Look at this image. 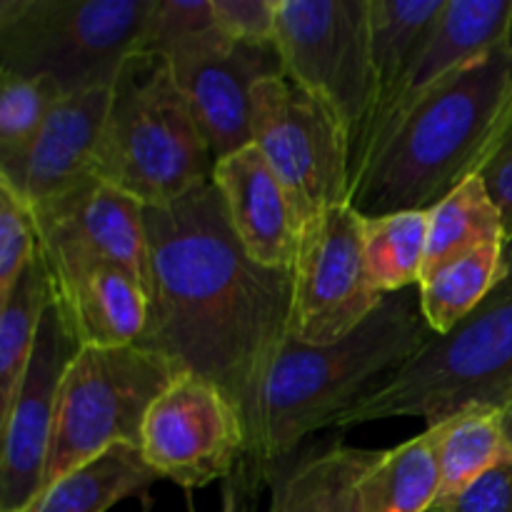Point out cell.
I'll return each instance as SVG.
<instances>
[{"label": "cell", "mask_w": 512, "mask_h": 512, "mask_svg": "<svg viewBox=\"0 0 512 512\" xmlns=\"http://www.w3.org/2000/svg\"><path fill=\"white\" fill-rule=\"evenodd\" d=\"M150 318L138 348L218 385L253 425L260 390L290 338L293 270L250 260L215 183L145 208Z\"/></svg>", "instance_id": "6da1fadb"}, {"label": "cell", "mask_w": 512, "mask_h": 512, "mask_svg": "<svg viewBox=\"0 0 512 512\" xmlns=\"http://www.w3.org/2000/svg\"><path fill=\"white\" fill-rule=\"evenodd\" d=\"M512 108L503 45L425 90L393 120L350 185L365 218L430 210L478 175Z\"/></svg>", "instance_id": "7a4b0ae2"}, {"label": "cell", "mask_w": 512, "mask_h": 512, "mask_svg": "<svg viewBox=\"0 0 512 512\" xmlns=\"http://www.w3.org/2000/svg\"><path fill=\"white\" fill-rule=\"evenodd\" d=\"M420 298L388 295L360 328L330 345L288 338L275 355L250 425L248 460L270 475L315 430L330 428L378 380L408 363L430 338Z\"/></svg>", "instance_id": "3957f363"}, {"label": "cell", "mask_w": 512, "mask_h": 512, "mask_svg": "<svg viewBox=\"0 0 512 512\" xmlns=\"http://www.w3.org/2000/svg\"><path fill=\"white\" fill-rule=\"evenodd\" d=\"M512 400V240L498 288L448 335H433L413 358L360 395L330 428L388 418H423L435 428L460 410H503Z\"/></svg>", "instance_id": "277c9868"}, {"label": "cell", "mask_w": 512, "mask_h": 512, "mask_svg": "<svg viewBox=\"0 0 512 512\" xmlns=\"http://www.w3.org/2000/svg\"><path fill=\"white\" fill-rule=\"evenodd\" d=\"M213 165L168 58L130 55L110 90L95 178L158 208L210 183Z\"/></svg>", "instance_id": "5b68a950"}, {"label": "cell", "mask_w": 512, "mask_h": 512, "mask_svg": "<svg viewBox=\"0 0 512 512\" xmlns=\"http://www.w3.org/2000/svg\"><path fill=\"white\" fill-rule=\"evenodd\" d=\"M150 0H0V73L65 95L113 88L138 50Z\"/></svg>", "instance_id": "8992f818"}, {"label": "cell", "mask_w": 512, "mask_h": 512, "mask_svg": "<svg viewBox=\"0 0 512 512\" xmlns=\"http://www.w3.org/2000/svg\"><path fill=\"white\" fill-rule=\"evenodd\" d=\"M180 375L138 345L80 348L60 383L43 488L115 445L140 448L150 408Z\"/></svg>", "instance_id": "52a82bcc"}, {"label": "cell", "mask_w": 512, "mask_h": 512, "mask_svg": "<svg viewBox=\"0 0 512 512\" xmlns=\"http://www.w3.org/2000/svg\"><path fill=\"white\" fill-rule=\"evenodd\" d=\"M275 45L285 78L338 118L353 153L375 93L370 0H278Z\"/></svg>", "instance_id": "ba28073f"}, {"label": "cell", "mask_w": 512, "mask_h": 512, "mask_svg": "<svg viewBox=\"0 0 512 512\" xmlns=\"http://www.w3.org/2000/svg\"><path fill=\"white\" fill-rule=\"evenodd\" d=\"M253 143L288 190L300 223L350 203V140L315 95L290 78H268L253 90Z\"/></svg>", "instance_id": "9c48e42d"}, {"label": "cell", "mask_w": 512, "mask_h": 512, "mask_svg": "<svg viewBox=\"0 0 512 512\" xmlns=\"http://www.w3.org/2000/svg\"><path fill=\"white\" fill-rule=\"evenodd\" d=\"M385 298L368 273L365 215L343 203L305 225L293 265L290 338L335 343L360 328Z\"/></svg>", "instance_id": "30bf717a"}, {"label": "cell", "mask_w": 512, "mask_h": 512, "mask_svg": "<svg viewBox=\"0 0 512 512\" xmlns=\"http://www.w3.org/2000/svg\"><path fill=\"white\" fill-rule=\"evenodd\" d=\"M248 425L215 383L183 373L150 408L140 453L155 475L185 490L228 480L248 458Z\"/></svg>", "instance_id": "8fae6325"}, {"label": "cell", "mask_w": 512, "mask_h": 512, "mask_svg": "<svg viewBox=\"0 0 512 512\" xmlns=\"http://www.w3.org/2000/svg\"><path fill=\"white\" fill-rule=\"evenodd\" d=\"M48 270L105 263L133 275L153 293L145 208L100 178L30 208Z\"/></svg>", "instance_id": "7c38bea8"}, {"label": "cell", "mask_w": 512, "mask_h": 512, "mask_svg": "<svg viewBox=\"0 0 512 512\" xmlns=\"http://www.w3.org/2000/svg\"><path fill=\"white\" fill-rule=\"evenodd\" d=\"M80 348L68 315L53 298L40 320L13 405L0 418V512H23L43 488L60 383Z\"/></svg>", "instance_id": "4fadbf2b"}, {"label": "cell", "mask_w": 512, "mask_h": 512, "mask_svg": "<svg viewBox=\"0 0 512 512\" xmlns=\"http://www.w3.org/2000/svg\"><path fill=\"white\" fill-rule=\"evenodd\" d=\"M168 63L213 163L253 145L255 85L285 75L278 45L233 43L215 25L208 35L170 55Z\"/></svg>", "instance_id": "5bb4252c"}, {"label": "cell", "mask_w": 512, "mask_h": 512, "mask_svg": "<svg viewBox=\"0 0 512 512\" xmlns=\"http://www.w3.org/2000/svg\"><path fill=\"white\" fill-rule=\"evenodd\" d=\"M213 183L250 260L270 270H293L303 223L258 145L220 158L213 165Z\"/></svg>", "instance_id": "9a60e30c"}, {"label": "cell", "mask_w": 512, "mask_h": 512, "mask_svg": "<svg viewBox=\"0 0 512 512\" xmlns=\"http://www.w3.org/2000/svg\"><path fill=\"white\" fill-rule=\"evenodd\" d=\"M110 90L113 88L65 95L45 120L23 163L0 175L30 208L95 178Z\"/></svg>", "instance_id": "2e32d148"}, {"label": "cell", "mask_w": 512, "mask_h": 512, "mask_svg": "<svg viewBox=\"0 0 512 512\" xmlns=\"http://www.w3.org/2000/svg\"><path fill=\"white\" fill-rule=\"evenodd\" d=\"M55 300L83 348L138 345L148 328L150 293L125 270L85 263L53 270Z\"/></svg>", "instance_id": "e0dca14e"}, {"label": "cell", "mask_w": 512, "mask_h": 512, "mask_svg": "<svg viewBox=\"0 0 512 512\" xmlns=\"http://www.w3.org/2000/svg\"><path fill=\"white\" fill-rule=\"evenodd\" d=\"M445 0H370V53H373V110L358 145L350 153V183L380 130L395 113L410 68Z\"/></svg>", "instance_id": "ac0fdd59"}, {"label": "cell", "mask_w": 512, "mask_h": 512, "mask_svg": "<svg viewBox=\"0 0 512 512\" xmlns=\"http://www.w3.org/2000/svg\"><path fill=\"white\" fill-rule=\"evenodd\" d=\"M510 15L512 0H445L443 10L435 18V23L430 25L423 48H420L418 58L410 68L403 93H400L398 105H395V113L390 115L388 125L380 130L378 140L393 125V120L410 103H415L425 90L438 85L440 80L448 78L450 73L460 70L463 65L478 60L480 55L503 45ZM378 140L373 143V148L378 145ZM373 148L368 150V155L373 153ZM368 155H365V160H368Z\"/></svg>", "instance_id": "d6986e66"}, {"label": "cell", "mask_w": 512, "mask_h": 512, "mask_svg": "<svg viewBox=\"0 0 512 512\" xmlns=\"http://www.w3.org/2000/svg\"><path fill=\"white\" fill-rule=\"evenodd\" d=\"M160 480L138 445H115L43 488L23 512H108Z\"/></svg>", "instance_id": "ffe728a7"}, {"label": "cell", "mask_w": 512, "mask_h": 512, "mask_svg": "<svg viewBox=\"0 0 512 512\" xmlns=\"http://www.w3.org/2000/svg\"><path fill=\"white\" fill-rule=\"evenodd\" d=\"M430 430L440 465V495L433 508L450 505L485 473L512 463V443L498 408L473 405Z\"/></svg>", "instance_id": "44dd1931"}, {"label": "cell", "mask_w": 512, "mask_h": 512, "mask_svg": "<svg viewBox=\"0 0 512 512\" xmlns=\"http://www.w3.org/2000/svg\"><path fill=\"white\" fill-rule=\"evenodd\" d=\"M508 265V240H493L420 280L418 298L435 335L458 328L498 288Z\"/></svg>", "instance_id": "7402d4cb"}, {"label": "cell", "mask_w": 512, "mask_h": 512, "mask_svg": "<svg viewBox=\"0 0 512 512\" xmlns=\"http://www.w3.org/2000/svg\"><path fill=\"white\" fill-rule=\"evenodd\" d=\"M440 495V465L435 433L383 450L360 483L363 512H430Z\"/></svg>", "instance_id": "603a6c76"}, {"label": "cell", "mask_w": 512, "mask_h": 512, "mask_svg": "<svg viewBox=\"0 0 512 512\" xmlns=\"http://www.w3.org/2000/svg\"><path fill=\"white\" fill-rule=\"evenodd\" d=\"M493 240H508L503 215L495 208L480 175H473L428 210V255L423 278Z\"/></svg>", "instance_id": "cb8c5ba5"}, {"label": "cell", "mask_w": 512, "mask_h": 512, "mask_svg": "<svg viewBox=\"0 0 512 512\" xmlns=\"http://www.w3.org/2000/svg\"><path fill=\"white\" fill-rule=\"evenodd\" d=\"M55 290L43 255H35L15 283L13 293L0 303V418L13 405L15 390L28 368L40 320L53 303Z\"/></svg>", "instance_id": "d4e9b609"}, {"label": "cell", "mask_w": 512, "mask_h": 512, "mask_svg": "<svg viewBox=\"0 0 512 512\" xmlns=\"http://www.w3.org/2000/svg\"><path fill=\"white\" fill-rule=\"evenodd\" d=\"M428 255V210L365 218V260L375 290L395 295L418 288Z\"/></svg>", "instance_id": "484cf974"}, {"label": "cell", "mask_w": 512, "mask_h": 512, "mask_svg": "<svg viewBox=\"0 0 512 512\" xmlns=\"http://www.w3.org/2000/svg\"><path fill=\"white\" fill-rule=\"evenodd\" d=\"M65 98L50 78L0 73V175L23 163L55 105Z\"/></svg>", "instance_id": "4316f807"}, {"label": "cell", "mask_w": 512, "mask_h": 512, "mask_svg": "<svg viewBox=\"0 0 512 512\" xmlns=\"http://www.w3.org/2000/svg\"><path fill=\"white\" fill-rule=\"evenodd\" d=\"M210 30H215L210 0H150L135 53L170 58Z\"/></svg>", "instance_id": "83f0119b"}, {"label": "cell", "mask_w": 512, "mask_h": 512, "mask_svg": "<svg viewBox=\"0 0 512 512\" xmlns=\"http://www.w3.org/2000/svg\"><path fill=\"white\" fill-rule=\"evenodd\" d=\"M35 255L38 230L30 205L8 180L0 178V303L10 298L15 283Z\"/></svg>", "instance_id": "f1b7e54d"}, {"label": "cell", "mask_w": 512, "mask_h": 512, "mask_svg": "<svg viewBox=\"0 0 512 512\" xmlns=\"http://www.w3.org/2000/svg\"><path fill=\"white\" fill-rule=\"evenodd\" d=\"M383 450L335 445L323 453V483L315 512H363L360 483Z\"/></svg>", "instance_id": "f546056e"}, {"label": "cell", "mask_w": 512, "mask_h": 512, "mask_svg": "<svg viewBox=\"0 0 512 512\" xmlns=\"http://www.w3.org/2000/svg\"><path fill=\"white\" fill-rule=\"evenodd\" d=\"M325 450H298L270 475L268 512H315Z\"/></svg>", "instance_id": "4dcf8cb0"}, {"label": "cell", "mask_w": 512, "mask_h": 512, "mask_svg": "<svg viewBox=\"0 0 512 512\" xmlns=\"http://www.w3.org/2000/svg\"><path fill=\"white\" fill-rule=\"evenodd\" d=\"M213 20L233 43H275V8L278 0H210Z\"/></svg>", "instance_id": "1f68e13d"}, {"label": "cell", "mask_w": 512, "mask_h": 512, "mask_svg": "<svg viewBox=\"0 0 512 512\" xmlns=\"http://www.w3.org/2000/svg\"><path fill=\"white\" fill-rule=\"evenodd\" d=\"M478 175L485 183V188H488L495 208L503 215L505 235H508V240H512V108Z\"/></svg>", "instance_id": "d6a6232c"}, {"label": "cell", "mask_w": 512, "mask_h": 512, "mask_svg": "<svg viewBox=\"0 0 512 512\" xmlns=\"http://www.w3.org/2000/svg\"><path fill=\"white\" fill-rule=\"evenodd\" d=\"M440 512H512V463L498 465Z\"/></svg>", "instance_id": "836d02e7"}, {"label": "cell", "mask_w": 512, "mask_h": 512, "mask_svg": "<svg viewBox=\"0 0 512 512\" xmlns=\"http://www.w3.org/2000/svg\"><path fill=\"white\" fill-rule=\"evenodd\" d=\"M263 488H268V480L245 458L240 468L223 483V508L220 512H258ZM188 508L193 512V505H188Z\"/></svg>", "instance_id": "e575fe53"}, {"label": "cell", "mask_w": 512, "mask_h": 512, "mask_svg": "<svg viewBox=\"0 0 512 512\" xmlns=\"http://www.w3.org/2000/svg\"><path fill=\"white\" fill-rule=\"evenodd\" d=\"M500 413H503V425H505V433H508V438H510V443H512V400L508 405H505L503 410H500Z\"/></svg>", "instance_id": "d590c367"}, {"label": "cell", "mask_w": 512, "mask_h": 512, "mask_svg": "<svg viewBox=\"0 0 512 512\" xmlns=\"http://www.w3.org/2000/svg\"><path fill=\"white\" fill-rule=\"evenodd\" d=\"M503 48L508 50L510 60H512V15H510V23H508V30H505V40H503Z\"/></svg>", "instance_id": "8d00e7d4"}, {"label": "cell", "mask_w": 512, "mask_h": 512, "mask_svg": "<svg viewBox=\"0 0 512 512\" xmlns=\"http://www.w3.org/2000/svg\"><path fill=\"white\" fill-rule=\"evenodd\" d=\"M430 512H440V510H438V508H433V510H430Z\"/></svg>", "instance_id": "74e56055"}]
</instances>
